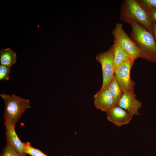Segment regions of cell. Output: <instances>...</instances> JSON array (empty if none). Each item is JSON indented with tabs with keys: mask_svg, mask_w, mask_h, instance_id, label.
<instances>
[{
	"mask_svg": "<svg viewBox=\"0 0 156 156\" xmlns=\"http://www.w3.org/2000/svg\"><path fill=\"white\" fill-rule=\"evenodd\" d=\"M142 8L147 13L156 9V0H137Z\"/></svg>",
	"mask_w": 156,
	"mask_h": 156,
	"instance_id": "obj_15",
	"label": "cell"
},
{
	"mask_svg": "<svg viewBox=\"0 0 156 156\" xmlns=\"http://www.w3.org/2000/svg\"><path fill=\"white\" fill-rule=\"evenodd\" d=\"M23 144L24 151L26 154L31 156H48L39 149L32 146L29 142L26 143L23 142Z\"/></svg>",
	"mask_w": 156,
	"mask_h": 156,
	"instance_id": "obj_14",
	"label": "cell"
},
{
	"mask_svg": "<svg viewBox=\"0 0 156 156\" xmlns=\"http://www.w3.org/2000/svg\"><path fill=\"white\" fill-rule=\"evenodd\" d=\"M153 33L154 37L156 41V24L153 23Z\"/></svg>",
	"mask_w": 156,
	"mask_h": 156,
	"instance_id": "obj_19",
	"label": "cell"
},
{
	"mask_svg": "<svg viewBox=\"0 0 156 156\" xmlns=\"http://www.w3.org/2000/svg\"><path fill=\"white\" fill-rule=\"evenodd\" d=\"M112 45L114 51V63L115 68L121 65L128 59H131L128 53L114 39L113 44Z\"/></svg>",
	"mask_w": 156,
	"mask_h": 156,
	"instance_id": "obj_11",
	"label": "cell"
},
{
	"mask_svg": "<svg viewBox=\"0 0 156 156\" xmlns=\"http://www.w3.org/2000/svg\"><path fill=\"white\" fill-rule=\"evenodd\" d=\"M148 13L153 23L156 24V9L151 10Z\"/></svg>",
	"mask_w": 156,
	"mask_h": 156,
	"instance_id": "obj_18",
	"label": "cell"
},
{
	"mask_svg": "<svg viewBox=\"0 0 156 156\" xmlns=\"http://www.w3.org/2000/svg\"><path fill=\"white\" fill-rule=\"evenodd\" d=\"M114 51L112 45L107 51L98 54L96 57V60L101 64L102 72V84L100 91L108 88L114 76Z\"/></svg>",
	"mask_w": 156,
	"mask_h": 156,
	"instance_id": "obj_4",
	"label": "cell"
},
{
	"mask_svg": "<svg viewBox=\"0 0 156 156\" xmlns=\"http://www.w3.org/2000/svg\"><path fill=\"white\" fill-rule=\"evenodd\" d=\"M0 156H21L14 150L9 144L6 142L3 148Z\"/></svg>",
	"mask_w": 156,
	"mask_h": 156,
	"instance_id": "obj_16",
	"label": "cell"
},
{
	"mask_svg": "<svg viewBox=\"0 0 156 156\" xmlns=\"http://www.w3.org/2000/svg\"><path fill=\"white\" fill-rule=\"evenodd\" d=\"M106 113L108 120L118 127L129 124L132 118L126 110L119 106L114 107Z\"/></svg>",
	"mask_w": 156,
	"mask_h": 156,
	"instance_id": "obj_10",
	"label": "cell"
},
{
	"mask_svg": "<svg viewBox=\"0 0 156 156\" xmlns=\"http://www.w3.org/2000/svg\"><path fill=\"white\" fill-rule=\"evenodd\" d=\"M93 98L95 108L103 112L107 113L115 106L113 98L108 88L102 91H99Z\"/></svg>",
	"mask_w": 156,
	"mask_h": 156,
	"instance_id": "obj_8",
	"label": "cell"
},
{
	"mask_svg": "<svg viewBox=\"0 0 156 156\" xmlns=\"http://www.w3.org/2000/svg\"><path fill=\"white\" fill-rule=\"evenodd\" d=\"M10 72V67L0 64V80H8Z\"/></svg>",
	"mask_w": 156,
	"mask_h": 156,
	"instance_id": "obj_17",
	"label": "cell"
},
{
	"mask_svg": "<svg viewBox=\"0 0 156 156\" xmlns=\"http://www.w3.org/2000/svg\"><path fill=\"white\" fill-rule=\"evenodd\" d=\"M108 88L113 98L115 106H118L119 101L123 93L120 89L115 75Z\"/></svg>",
	"mask_w": 156,
	"mask_h": 156,
	"instance_id": "obj_13",
	"label": "cell"
},
{
	"mask_svg": "<svg viewBox=\"0 0 156 156\" xmlns=\"http://www.w3.org/2000/svg\"><path fill=\"white\" fill-rule=\"evenodd\" d=\"M7 142L21 156H26L23 142L18 138L15 129V127L9 121H4Z\"/></svg>",
	"mask_w": 156,
	"mask_h": 156,
	"instance_id": "obj_9",
	"label": "cell"
},
{
	"mask_svg": "<svg viewBox=\"0 0 156 156\" xmlns=\"http://www.w3.org/2000/svg\"><path fill=\"white\" fill-rule=\"evenodd\" d=\"M120 20L124 22L129 24L132 21L137 22L154 35L153 23L137 0H124L120 7Z\"/></svg>",
	"mask_w": 156,
	"mask_h": 156,
	"instance_id": "obj_2",
	"label": "cell"
},
{
	"mask_svg": "<svg viewBox=\"0 0 156 156\" xmlns=\"http://www.w3.org/2000/svg\"><path fill=\"white\" fill-rule=\"evenodd\" d=\"M141 106V102L136 99L134 92H123L118 104V106L126 110L132 118L135 115H140L139 110Z\"/></svg>",
	"mask_w": 156,
	"mask_h": 156,
	"instance_id": "obj_7",
	"label": "cell"
},
{
	"mask_svg": "<svg viewBox=\"0 0 156 156\" xmlns=\"http://www.w3.org/2000/svg\"><path fill=\"white\" fill-rule=\"evenodd\" d=\"M16 53L10 48L0 50L1 65L11 67L16 63Z\"/></svg>",
	"mask_w": 156,
	"mask_h": 156,
	"instance_id": "obj_12",
	"label": "cell"
},
{
	"mask_svg": "<svg viewBox=\"0 0 156 156\" xmlns=\"http://www.w3.org/2000/svg\"><path fill=\"white\" fill-rule=\"evenodd\" d=\"M134 61L129 58L115 68V75L123 93L134 92L135 82L131 78L130 72L134 64Z\"/></svg>",
	"mask_w": 156,
	"mask_h": 156,
	"instance_id": "obj_6",
	"label": "cell"
},
{
	"mask_svg": "<svg viewBox=\"0 0 156 156\" xmlns=\"http://www.w3.org/2000/svg\"><path fill=\"white\" fill-rule=\"evenodd\" d=\"M64 156H66V155H64ZM69 156H75L74 155H70Z\"/></svg>",
	"mask_w": 156,
	"mask_h": 156,
	"instance_id": "obj_20",
	"label": "cell"
},
{
	"mask_svg": "<svg viewBox=\"0 0 156 156\" xmlns=\"http://www.w3.org/2000/svg\"><path fill=\"white\" fill-rule=\"evenodd\" d=\"M112 34L114 39L128 53L132 59L135 60L139 57L140 54V49L135 42L124 30L122 23H116Z\"/></svg>",
	"mask_w": 156,
	"mask_h": 156,
	"instance_id": "obj_5",
	"label": "cell"
},
{
	"mask_svg": "<svg viewBox=\"0 0 156 156\" xmlns=\"http://www.w3.org/2000/svg\"><path fill=\"white\" fill-rule=\"evenodd\" d=\"M130 37L140 51L139 58L156 63V41L153 35L139 23L131 21Z\"/></svg>",
	"mask_w": 156,
	"mask_h": 156,
	"instance_id": "obj_1",
	"label": "cell"
},
{
	"mask_svg": "<svg viewBox=\"0 0 156 156\" xmlns=\"http://www.w3.org/2000/svg\"><path fill=\"white\" fill-rule=\"evenodd\" d=\"M5 103L3 118L15 127L25 111L30 108V100L13 94L11 95L4 93L0 95Z\"/></svg>",
	"mask_w": 156,
	"mask_h": 156,
	"instance_id": "obj_3",
	"label": "cell"
}]
</instances>
